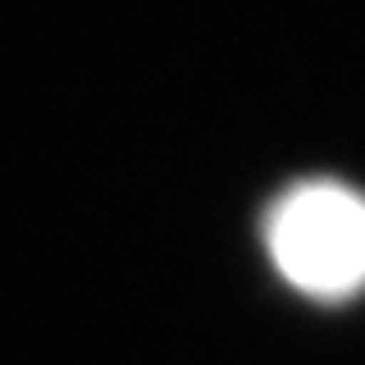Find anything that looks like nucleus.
<instances>
[{
	"label": "nucleus",
	"mask_w": 365,
	"mask_h": 365,
	"mask_svg": "<svg viewBox=\"0 0 365 365\" xmlns=\"http://www.w3.org/2000/svg\"><path fill=\"white\" fill-rule=\"evenodd\" d=\"M274 265L311 297H347L365 283V197L338 182H306L269 215Z\"/></svg>",
	"instance_id": "f257e3e1"
}]
</instances>
